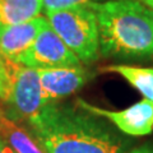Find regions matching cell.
<instances>
[{
	"label": "cell",
	"mask_w": 153,
	"mask_h": 153,
	"mask_svg": "<svg viewBox=\"0 0 153 153\" xmlns=\"http://www.w3.org/2000/svg\"><path fill=\"white\" fill-rule=\"evenodd\" d=\"M26 125L46 153H126L134 139L78 105L46 103Z\"/></svg>",
	"instance_id": "cell-1"
},
{
	"label": "cell",
	"mask_w": 153,
	"mask_h": 153,
	"mask_svg": "<svg viewBox=\"0 0 153 153\" xmlns=\"http://www.w3.org/2000/svg\"><path fill=\"white\" fill-rule=\"evenodd\" d=\"M87 5L97 19L100 55L129 61L153 60V10L138 0H105Z\"/></svg>",
	"instance_id": "cell-2"
},
{
	"label": "cell",
	"mask_w": 153,
	"mask_h": 153,
	"mask_svg": "<svg viewBox=\"0 0 153 153\" xmlns=\"http://www.w3.org/2000/svg\"><path fill=\"white\" fill-rule=\"evenodd\" d=\"M45 18L82 64L98 60L101 55L97 19L87 4L45 13Z\"/></svg>",
	"instance_id": "cell-3"
},
{
	"label": "cell",
	"mask_w": 153,
	"mask_h": 153,
	"mask_svg": "<svg viewBox=\"0 0 153 153\" xmlns=\"http://www.w3.org/2000/svg\"><path fill=\"white\" fill-rule=\"evenodd\" d=\"M5 111L16 121H28L46 105L37 69L12 61V85Z\"/></svg>",
	"instance_id": "cell-4"
},
{
	"label": "cell",
	"mask_w": 153,
	"mask_h": 153,
	"mask_svg": "<svg viewBox=\"0 0 153 153\" xmlns=\"http://www.w3.org/2000/svg\"><path fill=\"white\" fill-rule=\"evenodd\" d=\"M14 63L35 69L82 65L76 55L51 28L49 22L38 32L33 44Z\"/></svg>",
	"instance_id": "cell-5"
},
{
	"label": "cell",
	"mask_w": 153,
	"mask_h": 153,
	"mask_svg": "<svg viewBox=\"0 0 153 153\" xmlns=\"http://www.w3.org/2000/svg\"><path fill=\"white\" fill-rule=\"evenodd\" d=\"M75 105L91 114L106 119L119 131L128 137H144L153 131V103L143 98L124 110H106L76 100Z\"/></svg>",
	"instance_id": "cell-6"
},
{
	"label": "cell",
	"mask_w": 153,
	"mask_h": 153,
	"mask_svg": "<svg viewBox=\"0 0 153 153\" xmlns=\"http://www.w3.org/2000/svg\"><path fill=\"white\" fill-rule=\"evenodd\" d=\"M37 73L46 103L56 102L57 100L76 92L92 78V74L82 65L44 68L37 69Z\"/></svg>",
	"instance_id": "cell-7"
},
{
	"label": "cell",
	"mask_w": 153,
	"mask_h": 153,
	"mask_svg": "<svg viewBox=\"0 0 153 153\" xmlns=\"http://www.w3.org/2000/svg\"><path fill=\"white\" fill-rule=\"evenodd\" d=\"M45 17H37L19 25H0V52L7 59L16 61L33 41L38 32L46 25Z\"/></svg>",
	"instance_id": "cell-8"
},
{
	"label": "cell",
	"mask_w": 153,
	"mask_h": 153,
	"mask_svg": "<svg viewBox=\"0 0 153 153\" xmlns=\"http://www.w3.org/2000/svg\"><path fill=\"white\" fill-rule=\"evenodd\" d=\"M0 139L16 153H46L28 126L10 119L5 111L0 115Z\"/></svg>",
	"instance_id": "cell-9"
},
{
	"label": "cell",
	"mask_w": 153,
	"mask_h": 153,
	"mask_svg": "<svg viewBox=\"0 0 153 153\" xmlns=\"http://www.w3.org/2000/svg\"><path fill=\"white\" fill-rule=\"evenodd\" d=\"M102 70L123 76L146 100L153 103V68L126 64H112L103 68Z\"/></svg>",
	"instance_id": "cell-10"
},
{
	"label": "cell",
	"mask_w": 153,
	"mask_h": 153,
	"mask_svg": "<svg viewBox=\"0 0 153 153\" xmlns=\"http://www.w3.org/2000/svg\"><path fill=\"white\" fill-rule=\"evenodd\" d=\"M42 0H0V25H19L40 17Z\"/></svg>",
	"instance_id": "cell-11"
},
{
	"label": "cell",
	"mask_w": 153,
	"mask_h": 153,
	"mask_svg": "<svg viewBox=\"0 0 153 153\" xmlns=\"http://www.w3.org/2000/svg\"><path fill=\"white\" fill-rule=\"evenodd\" d=\"M98 1V0H42V12L49 13L54 10H61V9L84 5V4Z\"/></svg>",
	"instance_id": "cell-12"
},
{
	"label": "cell",
	"mask_w": 153,
	"mask_h": 153,
	"mask_svg": "<svg viewBox=\"0 0 153 153\" xmlns=\"http://www.w3.org/2000/svg\"><path fill=\"white\" fill-rule=\"evenodd\" d=\"M126 153H153V142L143 143L140 146H134Z\"/></svg>",
	"instance_id": "cell-13"
},
{
	"label": "cell",
	"mask_w": 153,
	"mask_h": 153,
	"mask_svg": "<svg viewBox=\"0 0 153 153\" xmlns=\"http://www.w3.org/2000/svg\"><path fill=\"white\" fill-rule=\"evenodd\" d=\"M138 1H140L142 4H144L146 7H148L149 9L153 10V0H138Z\"/></svg>",
	"instance_id": "cell-14"
},
{
	"label": "cell",
	"mask_w": 153,
	"mask_h": 153,
	"mask_svg": "<svg viewBox=\"0 0 153 153\" xmlns=\"http://www.w3.org/2000/svg\"><path fill=\"white\" fill-rule=\"evenodd\" d=\"M3 149H4V153H16L10 147H9L8 144H5L4 142H3Z\"/></svg>",
	"instance_id": "cell-15"
},
{
	"label": "cell",
	"mask_w": 153,
	"mask_h": 153,
	"mask_svg": "<svg viewBox=\"0 0 153 153\" xmlns=\"http://www.w3.org/2000/svg\"><path fill=\"white\" fill-rule=\"evenodd\" d=\"M0 153H4V149H3V140L0 139Z\"/></svg>",
	"instance_id": "cell-16"
},
{
	"label": "cell",
	"mask_w": 153,
	"mask_h": 153,
	"mask_svg": "<svg viewBox=\"0 0 153 153\" xmlns=\"http://www.w3.org/2000/svg\"><path fill=\"white\" fill-rule=\"evenodd\" d=\"M3 112H4V110H3V108H1V106H0V115H1V114H3Z\"/></svg>",
	"instance_id": "cell-17"
}]
</instances>
